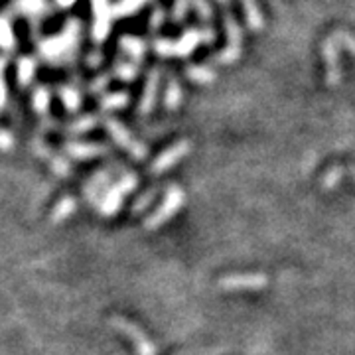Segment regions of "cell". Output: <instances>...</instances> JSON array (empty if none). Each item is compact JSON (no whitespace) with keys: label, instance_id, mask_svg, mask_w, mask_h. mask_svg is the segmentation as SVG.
I'll return each instance as SVG.
<instances>
[{"label":"cell","instance_id":"ba28073f","mask_svg":"<svg viewBox=\"0 0 355 355\" xmlns=\"http://www.w3.org/2000/svg\"><path fill=\"white\" fill-rule=\"evenodd\" d=\"M191 153V142L190 140H180L176 144H172L170 148H166L164 153L160 154L156 160L150 166V172L153 174H162L168 168H172L174 164H178L186 154Z\"/></svg>","mask_w":355,"mask_h":355},{"label":"cell","instance_id":"6da1fadb","mask_svg":"<svg viewBox=\"0 0 355 355\" xmlns=\"http://www.w3.org/2000/svg\"><path fill=\"white\" fill-rule=\"evenodd\" d=\"M79 30L81 26L77 20H69L65 30L55 36V38H48L44 42H40V53L46 58V60H51V62H60V60H65L67 53L76 50L77 38H79Z\"/></svg>","mask_w":355,"mask_h":355},{"label":"cell","instance_id":"2e32d148","mask_svg":"<svg viewBox=\"0 0 355 355\" xmlns=\"http://www.w3.org/2000/svg\"><path fill=\"white\" fill-rule=\"evenodd\" d=\"M14 8L24 16L30 18H40L46 12V0H16Z\"/></svg>","mask_w":355,"mask_h":355},{"label":"cell","instance_id":"7402d4cb","mask_svg":"<svg viewBox=\"0 0 355 355\" xmlns=\"http://www.w3.org/2000/svg\"><path fill=\"white\" fill-rule=\"evenodd\" d=\"M128 103V93H113V95H105L101 99L103 111H114L121 109Z\"/></svg>","mask_w":355,"mask_h":355},{"label":"cell","instance_id":"ac0fdd59","mask_svg":"<svg viewBox=\"0 0 355 355\" xmlns=\"http://www.w3.org/2000/svg\"><path fill=\"white\" fill-rule=\"evenodd\" d=\"M121 48L127 51L128 55H132L135 62H140L144 58V42L139 38H132V36H127V38H121Z\"/></svg>","mask_w":355,"mask_h":355},{"label":"cell","instance_id":"8fae6325","mask_svg":"<svg viewBox=\"0 0 355 355\" xmlns=\"http://www.w3.org/2000/svg\"><path fill=\"white\" fill-rule=\"evenodd\" d=\"M107 153V146L101 144H85V142H67L65 144V154L77 158V160H91L95 156H101Z\"/></svg>","mask_w":355,"mask_h":355},{"label":"cell","instance_id":"d6986e66","mask_svg":"<svg viewBox=\"0 0 355 355\" xmlns=\"http://www.w3.org/2000/svg\"><path fill=\"white\" fill-rule=\"evenodd\" d=\"M34 73H36V62L32 58H22L18 62V81H20V85L26 87L32 81Z\"/></svg>","mask_w":355,"mask_h":355},{"label":"cell","instance_id":"8992f818","mask_svg":"<svg viewBox=\"0 0 355 355\" xmlns=\"http://www.w3.org/2000/svg\"><path fill=\"white\" fill-rule=\"evenodd\" d=\"M105 127L109 130V135L113 137V140L121 146V148H125L128 153L132 154V158H137V160H142L148 150H146V146L139 142V140H135L130 137V132H128L127 128L123 127L119 121H114V119H107L105 121Z\"/></svg>","mask_w":355,"mask_h":355},{"label":"cell","instance_id":"1f68e13d","mask_svg":"<svg viewBox=\"0 0 355 355\" xmlns=\"http://www.w3.org/2000/svg\"><path fill=\"white\" fill-rule=\"evenodd\" d=\"M191 2L196 4V8H198V12H200L203 20H209L211 18V8H209V4L205 0H191Z\"/></svg>","mask_w":355,"mask_h":355},{"label":"cell","instance_id":"9a60e30c","mask_svg":"<svg viewBox=\"0 0 355 355\" xmlns=\"http://www.w3.org/2000/svg\"><path fill=\"white\" fill-rule=\"evenodd\" d=\"M107 184H109V172L107 170H101V172H97L95 176L91 178L87 182V186H85V196H87V200L91 203L97 202V196H99V191L105 190L107 188Z\"/></svg>","mask_w":355,"mask_h":355},{"label":"cell","instance_id":"ffe728a7","mask_svg":"<svg viewBox=\"0 0 355 355\" xmlns=\"http://www.w3.org/2000/svg\"><path fill=\"white\" fill-rule=\"evenodd\" d=\"M186 76L190 77L191 81H196V83H211L216 79V73L211 69L203 67V65H190L186 69Z\"/></svg>","mask_w":355,"mask_h":355},{"label":"cell","instance_id":"484cf974","mask_svg":"<svg viewBox=\"0 0 355 355\" xmlns=\"http://www.w3.org/2000/svg\"><path fill=\"white\" fill-rule=\"evenodd\" d=\"M114 76H119L123 81H135V77L139 76V67L137 64H119L114 67Z\"/></svg>","mask_w":355,"mask_h":355},{"label":"cell","instance_id":"836d02e7","mask_svg":"<svg viewBox=\"0 0 355 355\" xmlns=\"http://www.w3.org/2000/svg\"><path fill=\"white\" fill-rule=\"evenodd\" d=\"M10 146H12L10 132H8V130H4V132H2V148H4V150H10Z\"/></svg>","mask_w":355,"mask_h":355},{"label":"cell","instance_id":"52a82bcc","mask_svg":"<svg viewBox=\"0 0 355 355\" xmlns=\"http://www.w3.org/2000/svg\"><path fill=\"white\" fill-rule=\"evenodd\" d=\"M268 284V279L261 272L253 275H227L219 279V288L223 291H261Z\"/></svg>","mask_w":355,"mask_h":355},{"label":"cell","instance_id":"44dd1931","mask_svg":"<svg viewBox=\"0 0 355 355\" xmlns=\"http://www.w3.org/2000/svg\"><path fill=\"white\" fill-rule=\"evenodd\" d=\"M180 103H182V89L178 85V81L172 77L170 79V83H168V87H166V99L164 105L168 109H174L176 111L178 107H180Z\"/></svg>","mask_w":355,"mask_h":355},{"label":"cell","instance_id":"e0dca14e","mask_svg":"<svg viewBox=\"0 0 355 355\" xmlns=\"http://www.w3.org/2000/svg\"><path fill=\"white\" fill-rule=\"evenodd\" d=\"M76 207H77V203L73 198H64L62 202L53 207V211H51V223H60V221L67 219V217L76 211Z\"/></svg>","mask_w":355,"mask_h":355},{"label":"cell","instance_id":"4fadbf2b","mask_svg":"<svg viewBox=\"0 0 355 355\" xmlns=\"http://www.w3.org/2000/svg\"><path fill=\"white\" fill-rule=\"evenodd\" d=\"M158 79H160V73L156 69H153L150 76H148V81H146V87H144V95L140 99V114H148L153 111L154 103H156V91H158Z\"/></svg>","mask_w":355,"mask_h":355},{"label":"cell","instance_id":"f1b7e54d","mask_svg":"<svg viewBox=\"0 0 355 355\" xmlns=\"http://www.w3.org/2000/svg\"><path fill=\"white\" fill-rule=\"evenodd\" d=\"M156 198V190H148L144 196H140L139 200L135 202V205H132V214H140L142 209H146L150 203H153V200Z\"/></svg>","mask_w":355,"mask_h":355},{"label":"cell","instance_id":"4316f807","mask_svg":"<svg viewBox=\"0 0 355 355\" xmlns=\"http://www.w3.org/2000/svg\"><path fill=\"white\" fill-rule=\"evenodd\" d=\"M95 123H97V119H95L93 114H85V116H81L79 121L71 123L67 130H69V132H85L89 128L95 127Z\"/></svg>","mask_w":355,"mask_h":355},{"label":"cell","instance_id":"5bb4252c","mask_svg":"<svg viewBox=\"0 0 355 355\" xmlns=\"http://www.w3.org/2000/svg\"><path fill=\"white\" fill-rule=\"evenodd\" d=\"M324 55L328 62V83L330 85H338L340 83V64H338V46H336V38L328 40L324 46Z\"/></svg>","mask_w":355,"mask_h":355},{"label":"cell","instance_id":"603a6c76","mask_svg":"<svg viewBox=\"0 0 355 355\" xmlns=\"http://www.w3.org/2000/svg\"><path fill=\"white\" fill-rule=\"evenodd\" d=\"M60 97L65 103V107L69 111H77L79 105H81V97H79V91L73 87H60Z\"/></svg>","mask_w":355,"mask_h":355},{"label":"cell","instance_id":"cb8c5ba5","mask_svg":"<svg viewBox=\"0 0 355 355\" xmlns=\"http://www.w3.org/2000/svg\"><path fill=\"white\" fill-rule=\"evenodd\" d=\"M144 2L146 0H121L119 4L113 6V14L114 16H128V14L137 12Z\"/></svg>","mask_w":355,"mask_h":355},{"label":"cell","instance_id":"3957f363","mask_svg":"<svg viewBox=\"0 0 355 355\" xmlns=\"http://www.w3.org/2000/svg\"><path fill=\"white\" fill-rule=\"evenodd\" d=\"M184 202H186V193H184V190H182L180 186H170L168 191H166L162 205H158V209L144 221V227L158 229L160 225H164L170 217H174L178 211L182 209Z\"/></svg>","mask_w":355,"mask_h":355},{"label":"cell","instance_id":"7a4b0ae2","mask_svg":"<svg viewBox=\"0 0 355 355\" xmlns=\"http://www.w3.org/2000/svg\"><path fill=\"white\" fill-rule=\"evenodd\" d=\"M214 34L209 30H188L180 42H168V40H156L154 50L160 55H188L196 50L200 42H211Z\"/></svg>","mask_w":355,"mask_h":355},{"label":"cell","instance_id":"9c48e42d","mask_svg":"<svg viewBox=\"0 0 355 355\" xmlns=\"http://www.w3.org/2000/svg\"><path fill=\"white\" fill-rule=\"evenodd\" d=\"M225 26H227L229 46L227 50L217 53L214 58V62H217V64H231V62L239 60V55H241V30H239V26L235 24V20L231 16L225 18Z\"/></svg>","mask_w":355,"mask_h":355},{"label":"cell","instance_id":"277c9868","mask_svg":"<svg viewBox=\"0 0 355 355\" xmlns=\"http://www.w3.org/2000/svg\"><path fill=\"white\" fill-rule=\"evenodd\" d=\"M137 184H139L137 176L135 174H127L119 184H114L113 188H109L101 203H99V211H101L103 216H114L121 209V205H123V198L135 190Z\"/></svg>","mask_w":355,"mask_h":355},{"label":"cell","instance_id":"d4e9b609","mask_svg":"<svg viewBox=\"0 0 355 355\" xmlns=\"http://www.w3.org/2000/svg\"><path fill=\"white\" fill-rule=\"evenodd\" d=\"M32 105L38 113H46L48 105H50V93L46 87H38L36 93H34V99H32Z\"/></svg>","mask_w":355,"mask_h":355},{"label":"cell","instance_id":"8d00e7d4","mask_svg":"<svg viewBox=\"0 0 355 355\" xmlns=\"http://www.w3.org/2000/svg\"><path fill=\"white\" fill-rule=\"evenodd\" d=\"M352 172H354V176H355V166H354V168H352Z\"/></svg>","mask_w":355,"mask_h":355},{"label":"cell","instance_id":"e575fe53","mask_svg":"<svg viewBox=\"0 0 355 355\" xmlns=\"http://www.w3.org/2000/svg\"><path fill=\"white\" fill-rule=\"evenodd\" d=\"M55 2H58V4H60L62 8H67V6H71V4H73L76 0H55Z\"/></svg>","mask_w":355,"mask_h":355},{"label":"cell","instance_id":"d6a6232c","mask_svg":"<svg viewBox=\"0 0 355 355\" xmlns=\"http://www.w3.org/2000/svg\"><path fill=\"white\" fill-rule=\"evenodd\" d=\"M107 83H109V76L99 77V81L91 83V91H93V93H97V91H101V89L105 87V85H107Z\"/></svg>","mask_w":355,"mask_h":355},{"label":"cell","instance_id":"7c38bea8","mask_svg":"<svg viewBox=\"0 0 355 355\" xmlns=\"http://www.w3.org/2000/svg\"><path fill=\"white\" fill-rule=\"evenodd\" d=\"M34 150H36V154L38 156H42L48 164H50V168L58 174V176L62 178H67L69 176V172H71V166H69V162L65 160L64 156H60V154L51 153L50 148H44L42 144H40V140L36 142V146H34Z\"/></svg>","mask_w":355,"mask_h":355},{"label":"cell","instance_id":"5b68a950","mask_svg":"<svg viewBox=\"0 0 355 355\" xmlns=\"http://www.w3.org/2000/svg\"><path fill=\"white\" fill-rule=\"evenodd\" d=\"M109 324H111L113 328H116L119 331H123L127 338L132 340V345H135L137 355H156V347H154L153 340H150L144 331L140 330V328H137L135 324H130L128 320L114 316L109 320Z\"/></svg>","mask_w":355,"mask_h":355},{"label":"cell","instance_id":"30bf717a","mask_svg":"<svg viewBox=\"0 0 355 355\" xmlns=\"http://www.w3.org/2000/svg\"><path fill=\"white\" fill-rule=\"evenodd\" d=\"M93 10H95V24H93V40L103 42L109 34L111 28V12L113 8H109L107 0H93Z\"/></svg>","mask_w":355,"mask_h":355},{"label":"cell","instance_id":"f546056e","mask_svg":"<svg viewBox=\"0 0 355 355\" xmlns=\"http://www.w3.org/2000/svg\"><path fill=\"white\" fill-rule=\"evenodd\" d=\"M12 32H10V22H8V18L4 16L2 18V48L4 50H12Z\"/></svg>","mask_w":355,"mask_h":355},{"label":"cell","instance_id":"83f0119b","mask_svg":"<svg viewBox=\"0 0 355 355\" xmlns=\"http://www.w3.org/2000/svg\"><path fill=\"white\" fill-rule=\"evenodd\" d=\"M343 178V168H334L330 170L326 178H324V182H322V186L326 188V190H331V188H336L338 184H340V180Z\"/></svg>","mask_w":355,"mask_h":355},{"label":"cell","instance_id":"d590c367","mask_svg":"<svg viewBox=\"0 0 355 355\" xmlns=\"http://www.w3.org/2000/svg\"><path fill=\"white\" fill-rule=\"evenodd\" d=\"M219 2H223V4H227L229 0H219Z\"/></svg>","mask_w":355,"mask_h":355},{"label":"cell","instance_id":"4dcf8cb0","mask_svg":"<svg viewBox=\"0 0 355 355\" xmlns=\"http://www.w3.org/2000/svg\"><path fill=\"white\" fill-rule=\"evenodd\" d=\"M188 6H190V0H176V8H174V20L180 22L182 18H184V14L188 10Z\"/></svg>","mask_w":355,"mask_h":355}]
</instances>
